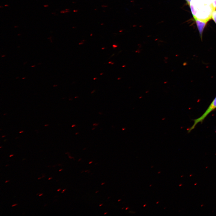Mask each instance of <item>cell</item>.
Instances as JSON below:
<instances>
[{
	"mask_svg": "<svg viewBox=\"0 0 216 216\" xmlns=\"http://www.w3.org/2000/svg\"><path fill=\"white\" fill-rule=\"evenodd\" d=\"M216 108V96L204 113L199 117L194 120V124L189 129L188 132L193 130L199 123L202 122L207 116Z\"/></svg>",
	"mask_w": 216,
	"mask_h": 216,
	"instance_id": "cell-1",
	"label": "cell"
},
{
	"mask_svg": "<svg viewBox=\"0 0 216 216\" xmlns=\"http://www.w3.org/2000/svg\"><path fill=\"white\" fill-rule=\"evenodd\" d=\"M194 18L196 23L200 37L202 40L203 32L208 22L200 20L196 17Z\"/></svg>",
	"mask_w": 216,
	"mask_h": 216,
	"instance_id": "cell-2",
	"label": "cell"
},
{
	"mask_svg": "<svg viewBox=\"0 0 216 216\" xmlns=\"http://www.w3.org/2000/svg\"><path fill=\"white\" fill-rule=\"evenodd\" d=\"M212 18L216 24V10H214L212 13Z\"/></svg>",
	"mask_w": 216,
	"mask_h": 216,
	"instance_id": "cell-3",
	"label": "cell"
},
{
	"mask_svg": "<svg viewBox=\"0 0 216 216\" xmlns=\"http://www.w3.org/2000/svg\"><path fill=\"white\" fill-rule=\"evenodd\" d=\"M186 2L188 5L190 6L191 0H185Z\"/></svg>",
	"mask_w": 216,
	"mask_h": 216,
	"instance_id": "cell-4",
	"label": "cell"
},
{
	"mask_svg": "<svg viewBox=\"0 0 216 216\" xmlns=\"http://www.w3.org/2000/svg\"><path fill=\"white\" fill-rule=\"evenodd\" d=\"M17 205V204H14V205H12V206L13 207L14 206H15Z\"/></svg>",
	"mask_w": 216,
	"mask_h": 216,
	"instance_id": "cell-5",
	"label": "cell"
},
{
	"mask_svg": "<svg viewBox=\"0 0 216 216\" xmlns=\"http://www.w3.org/2000/svg\"><path fill=\"white\" fill-rule=\"evenodd\" d=\"M66 190V189H64L63 191L62 192V193H63Z\"/></svg>",
	"mask_w": 216,
	"mask_h": 216,
	"instance_id": "cell-6",
	"label": "cell"
},
{
	"mask_svg": "<svg viewBox=\"0 0 216 216\" xmlns=\"http://www.w3.org/2000/svg\"><path fill=\"white\" fill-rule=\"evenodd\" d=\"M13 155H14L13 154H11V155H10L9 156V157H11L13 156Z\"/></svg>",
	"mask_w": 216,
	"mask_h": 216,
	"instance_id": "cell-7",
	"label": "cell"
},
{
	"mask_svg": "<svg viewBox=\"0 0 216 216\" xmlns=\"http://www.w3.org/2000/svg\"><path fill=\"white\" fill-rule=\"evenodd\" d=\"M60 190H61V189H58L57 190V191H59Z\"/></svg>",
	"mask_w": 216,
	"mask_h": 216,
	"instance_id": "cell-8",
	"label": "cell"
},
{
	"mask_svg": "<svg viewBox=\"0 0 216 216\" xmlns=\"http://www.w3.org/2000/svg\"><path fill=\"white\" fill-rule=\"evenodd\" d=\"M116 46V45H113V47H116L117 46Z\"/></svg>",
	"mask_w": 216,
	"mask_h": 216,
	"instance_id": "cell-9",
	"label": "cell"
},
{
	"mask_svg": "<svg viewBox=\"0 0 216 216\" xmlns=\"http://www.w3.org/2000/svg\"><path fill=\"white\" fill-rule=\"evenodd\" d=\"M42 195H43V194H40L39 195V196H40Z\"/></svg>",
	"mask_w": 216,
	"mask_h": 216,
	"instance_id": "cell-10",
	"label": "cell"
},
{
	"mask_svg": "<svg viewBox=\"0 0 216 216\" xmlns=\"http://www.w3.org/2000/svg\"><path fill=\"white\" fill-rule=\"evenodd\" d=\"M92 161H91L89 163V164H90L92 163Z\"/></svg>",
	"mask_w": 216,
	"mask_h": 216,
	"instance_id": "cell-11",
	"label": "cell"
},
{
	"mask_svg": "<svg viewBox=\"0 0 216 216\" xmlns=\"http://www.w3.org/2000/svg\"><path fill=\"white\" fill-rule=\"evenodd\" d=\"M102 205H103V204H100V205H99V206H102Z\"/></svg>",
	"mask_w": 216,
	"mask_h": 216,
	"instance_id": "cell-12",
	"label": "cell"
},
{
	"mask_svg": "<svg viewBox=\"0 0 216 216\" xmlns=\"http://www.w3.org/2000/svg\"><path fill=\"white\" fill-rule=\"evenodd\" d=\"M107 212H106L104 214H107Z\"/></svg>",
	"mask_w": 216,
	"mask_h": 216,
	"instance_id": "cell-13",
	"label": "cell"
},
{
	"mask_svg": "<svg viewBox=\"0 0 216 216\" xmlns=\"http://www.w3.org/2000/svg\"><path fill=\"white\" fill-rule=\"evenodd\" d=\"M52 178L51 177V178H49L48 179H49V180H50V179H52Z\"/></svg>",
	"mask_w": 216,
	"mask_h": 216,
	"instance_id": "cell-14",
	"label": "cell"
},
{
	"mask_svg": "<svg viewBox=\"0 0 216 216\" xmlns=\"http://www.w3.org/2000/svg\"><path fill=\"white\" fill-rule=\"evenodd\" d=\"M62 170H63V169H60V170H59V171H62Z\"/></svg>",
	"mask_w": 216,
	"mask_h": 216,
	"instance_id": "cell-15",
	"label": "cell"
},
{
	"mask_svg": "<svg viewBox=\"0 0 216 216\" xmlns=\"http://www.w3.org/2000/svg\"><path fill=\"white\" fill-rule=\"evenodd\" d=\"M9 180H8V181H6L5 182V183H6V182H9Z\"/></svg>",
	"mask_w": 216,
	"mask_h": 216,
	"instance_id": "cell-16",
	"label": "cell"
},
{
	"mask_svg": "<svg viewBox=\"0 0 216 216\" xmlns=\"http://www.w3.org/2000/svg\"><path fill=\"white\" fill-rule=\"evenodd\" d=\"M104 183H105L104 182L103 183H102L101 184V185H103V184H104Z\"/></svg>",
	"mask_w": 216,
	"mask_h": 216,
	"instance_id": "cell-17",
	"label": "cell"
},
{
	"mask_svg": "<svg viewBox=\"0 0 216 216\" xmlns=\"http://www.w3.org/2000/svg\"><path fill=\"white\" fill-rule=\"evenodd\" d=\"M22 132H23V131H20V132L19 133H22Z\"/></svg>",
	"mask_w": 216,
	"mask_h": 216,
	"instance_id": "cell-18",
	"label": "cell"
},
{
	"mask_svg": "<svg viewBox=\"0 0 216 216\" xmlns=\"http://www.w3.org/2000/svg\"><path fill=\"white\" fill-rule=\"evenodd\" d=\"M98 192V191H97L96 192V193H97Z\"/></svg>",
	"mask_w": 216,
	"mask_h": 216,
	"instance_id": "cell-19",
	"label": "cell"
},
{
	"mask_svg": "<svg viewBox=\"0 0 216 216\" xmlns=\"http://www.w3.org/2000/svg\"><path fill=\"white\" fill-rule=\"evenodd\" d=\"M40 178H38V179H40Z\"/></svg>",
	"mask_w": 216,
	"mask_h": 216,
	"instance_id": "cell-20",
	"label": "cell"
}]
</instances>
